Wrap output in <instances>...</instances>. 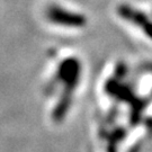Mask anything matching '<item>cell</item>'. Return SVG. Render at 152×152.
<instances>
[{"mask_svg":"<svg viewBox=\"0 0 152 152\" xmlns=\"http://www.w3.org/2000/svg\"><path fill=\"white\" fill-rule=\"evenodd\" d=\"M81 64L76 58H68L60 63L56 71V81L63 85V91L73 95L80 81Z\"/></svg>","mask_w":152,"mask_h":152,"instance_id":"obj_1","label":"cell"},{"mask_svg":"<svg viewBox=\"0 0 152 152\" xmlns=\"http://www.w3.org/2000/svg\"><path fill=\"white\" fill-rule=\"evenodd\" d=\"M45 15L51 23L62 27L81 28L87 24V18L85 15L65 9L59 5L49 6Z\"/></svg>","mask_w":152,"mask_h":152,"instance_id":"obj_2","label":"cell"},{"mask_svg":"<svg viewBox=\"0 0 152 152\" xmlns=\"http://www.w3.org/2000/svg\"><path fill=\"white\" fill-rule=\"evenodd\" d=\"M117 14L122 19L127 20L131 24L137 26L148 37L152 39V20L143 11L139 10L130 5L123 4L117 7Z\"/></svg>","mask_w":152,"mask_h":152,"instance_id":"obj_3","label":"cell"},{"mask_svg":"<svg viewBox=\"0 0 152 152\" xmlns=\"http://www.w3.org/2000/svg\"><path fill=\"white\" fill-rule=\"evenodd\" d=\"M71 104H72V95L62 92L55 108L52 112V118L55 122H61L65 117V115L68 114L71 107Z\"/></svg>","mask_w":152,"mask_h":152,"instance_id":"obj_4","label":"cell"},{"mask_svg":"<svg viewBox=\"0 0 152 152\" xmlns=\"http://www.w3.org/2000/svg\"><path fill=\"white\" fill-rule=\"evenodd\" d=\"M125 134H126V131L124 129H118V130L115 131L114 133H113V136L115 137V140L113 141L112 144H116V142H120L125 136Z\"/></svg>","mask_w":152,"mask_h":152,"instance_id":"obj_5","label":"cell"}]
</instances>
